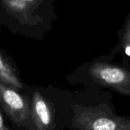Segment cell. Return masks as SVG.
<instances>
[{
  "mask_svg": "<svg viewBox=\"0 0 130 130\" xmlns=\"http://www.w3.org/2000/svg\"><path fill=\"white\" fill-rule=\"evenodd\" d=\"M0 82L15 90L22 88L23 85L14 69L0 53Z\"/></svg>",
  "mask_w": 130,
  "mask_h": 130,
  "instance_id": "5",
  "label": "cell"
},
{
  "mask_svg": "<svg viewBox=\"0 0 130 130\" xmlns=\"http://www.w3.org/2000/svg\"><path fill=\"white\" fill-rule=\"evenodd\" d=\"M24 1H25L26 2H30H30H33V3H34V2H36V0H24Z\"/></svg>",
  "mask_w": 130,
  "mask_h": 130,
  "instance_id": "8",
  "label": "cell"
},
{
  "mask_svg": "<svg viewBox=\"0 0 130 130\" xmlns=\"http://www.w3.org/2000/svg\"><path fill=\"white\" fill-rule=\"evenodd\" d=\"M31 118L37 130H54L56 113L54 108L40 92L35 91L32 98Z\"/></svg>",
  "mask_w": 130,
  "mask_h": 130,
  "instance_id": "4",
  "label": "cell"
},
{
  "mask_svg": "<svg viewBox=\"0 0 130 130\" xmlns=\"http://www.w3.org/2000/svg\"><path fill=\"white\" fill-rule=\"evenodd\" d=\"M68 127L72 130H130V117L120 116L107 103L70 106Z\"/></svg>",
  "mask_w": 130,
  "mask_h": 130,
  "instance_id": "2",
  "label": "cell"
},
{
  "mask_svg": "<svg viewBox=\"0 0 130 130\" xmlns=\"http://www.w3.org/2000/svg\"><path fill=\"white\" fill-rule=\"evenodd\" d=\"M0 104L10 119L18 126H25L31 117V110L24 98L17 90L1 82Z\"/></svg>",
  "mask_w": 130,
  "mask_h": 130,
  "instance_id": "3",
  "label": "cell"
},
{
  "mask_svg": "<svg viewBox=\"0 0 130 130\" xmlns=\"http://www.w3.org/2000/svg\"><path fill=\"white\" fill-rule=\"evenodd\" d=\"M69 81L82 84L90 88H104L130 98V67L96 59L80 66Z\"/></svg>",
  "mask_w": 130,
  "mask_h": 130,
  "instance_id": "1",
  "label": "cell"
},
{
  "mask_svg": "<svg viewBox=\"0 0 130 130\" xmlns=\"http://www.w3.org/2000/svg\"><path fill=\"white\" fill-rule=\"evenodd\" d=\"M0 130H9L5 126L4 120H3V118H2L1 113H0Z\"/></svg>",
  "mask_w": 130,
  "mask_h": 130,
  "instance_id": "7",
  "label": "cell"
},
{
  "mask_svg": "<svg viewBox=\"0 0 130 130\" xmlns=\"http://www.w3.org/2000/svg\"><path fill=\"white\" fill-rule=\"evenodd\" d=\"M118 52H124L130 55V11L124 22L123 29L119 34V40L117 46L112 52L115 54Z\"/></svg>",
  "mask_w": 130,
  "mask_h": 130,
  "instance_id": "6",
  "label": "cell"
}]
</instances>
